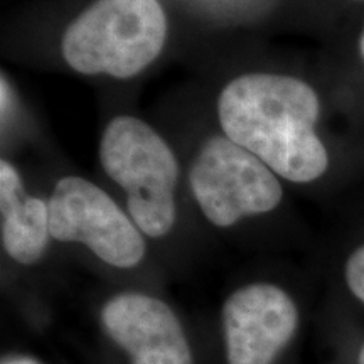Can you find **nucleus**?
Instances as JSON below:
<instances>
[{"label": "nucleus", "instance_id": "obj_11", "mask_svg": "<svg viewBox=\"0 0 364 364\" xmlns=\"http://www.w3.org/2000/svg\"><path fill=\"white\" fill-rule=\"evenodd\" d=\"M2 364H43V363H39L38 359H33V358H26V356H11V358L4 359Z\"/></svg>", "mask_w": 364, "mask_h": 364}, {"label": "nucleus", "instance_id": "obj_2", "mask_svg": "<svg viewBox=\"0 0 364 364\" xmlns=\"http://www.w3.org/2000/svg\"><path fill=\"white\" fill-rule=\"evenodd\" d=\"M166 38L157 0H97L68 27L61 53L75 71L125 80L156 61Z\"/></svg>", "mask_w": 364, "mask_h": 364}, {"label": "nucleus", "instance_id": "obj_5", "mask_svg": "<svg viewBox=\"0 0 364 364\" xmlns=\"http://www.w3.org/2000/svg\"><path fill=\"white\" fill-rule=\"evenodd\" d=\"M48 213L53 240L83 245L107 265L134 268L145 258L142 231L110 196L83 177H63Z\"/></svg>", "mask_w": 364, "mask_h": 364}, {"label": "nucleus", "instance_id": "obj_7", "mask_svg": "<svg viewBox=\"0 0 364 364\" xmlns=\"http://www.w3.org/2000/svg\"><path fill=\"white\" fill-rule=\"evenodd\" d=\"M100 322L130 364H194L179 317L161 299L122 292L103 304Z\"/></svg>", "mask_w": 364, "mask_h": 364}, {"label": "nucleus", "instance_id": "obj_1", "mask_svg": "<svg viewBox=\"0 0 364 364\" xmlns=\"http://www.w3.org/2000/svg\"><path fill=\"white\" fill-rule=\"evenodd\" d=\"M321 102L306 81L252 73L230 81L218 100L225 136L292 182L316 181L329 156L316 134Z\"/></svg>", "mask_w": 364, "mask_h": 364}, {"label": "nucleus", "instance_id": "obj_6", "mask_svg": "<svg viewBox=\"0 0 364 364\" xmlns=\"http://www.w3.org/2000/svg\"><path fill=\"white\" fill-rule=\"evenodd\" d=\"M221 327L228 364H275L297 332L299 309L282 287L255 282L225 300Z\"/></svg>", "mask_w": 364, "mask_h": 364}, {"label": "nucleus", "instance_id": "obj_4", "mask_svg": "<svg viewBox=\"0 0 364 364\" xmlns=\"http://www.w3.org/2000/svg\"><path fill=\"white\" fill-rule=\"evenodd\" d=\"M189 184L204 218L218 228L267 215L284 196L275 172L228 136H211L199 149Z\"/></svg>", "mask_w": 364, "mask_h": 364}, {"label": "nucleus", "instance_id": "obj_9", "mask_svg": "<svg viewBox=\"0 0 364 364\" xmlns=\"http://www.w3.org/2000/svg\"><path fill=\"white\" fill-rule=\"evenodd\" d=\"M346 284L351 294L364 304V245L354 250L344 268Z\"/></svg>", "mask_w": 364, "mask_h": 364}, {"label": "nucleus", "instance_id": "obj_13", "mask_svg": "<svg viewBox=\"0 0 364 364\" xmlns=\"http://www.w3.org/2000/svg\"><path fill=\"white\" fill-rule=\"evenodd\" d=\"M359 49H361V54H363V58H364V33L361 36V41H359Z\"/></svg>", "mask_w": 364, "mask_h": 364}, {"label": "nucleus", "instance_id": "obj_8", "mask_svg": "<svg viewBox=\"0 0 364 364\" xmlns=\"http://www.w3.org/2000/svg\"><path fill=\"white\" fill-rule=\"evenodd\" d=\"M0 235L6 253L21 265L38 263L51 240L48 203L26 193L7 161L0 162Z\"/></svg>", "mask_w": 364, "mask_h": 364}, {"label": "nucleus", "instance_id": "obj_3", "mask_svg": "<svg viewBox=\"0 0 364 364\" xmlns=\"http://www.w3.org/2000/svg\"><path fill=\"white\" fill-rule=\"evenodd\" d=\"M100 161L107 176L127 193L136 228L150 238L169 233L176 223L179 166L166 140L140 118L115 117L102 135Z\"/></svg>", "mask_w": 364, "mask_h": 364}, {"label": "nucleus", "instance_id": "obj_12", "mask_svg": "<svg viewBox=\"0 0 364 364\" xmlns=\"http://www.w3.org/2000/svg\"><path fill=\"white\" fill-rule=\"evenodd\" d=\"M358 364H364V343L358 353Z\"/></svg>", "mask_w": 364, "mask_h": 364}, {"label": "nucleus", "instance_id": "obj_10", "mask_svg": "<svg viewBox=\"0 0 364 364\" xmlns=\"http://www.w3.org/2000/svg\"><path fill=\"white\" fill-rule=\"evenodd\" d=\"M11 108V86H9L6 76L2 78V117L6 118Z\"/></svg>", "mask_w": 364, "mask_h": 364}]
</instances>
